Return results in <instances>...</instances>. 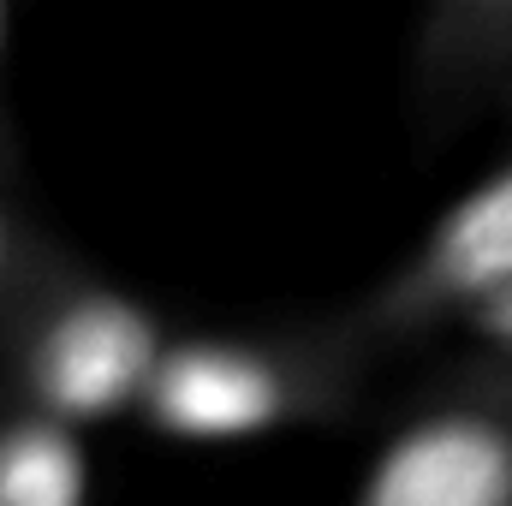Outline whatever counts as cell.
Masks as SVG:
<instances>
[{
	"label": "cell",
	"mask_w": 512,
	"mask_h": 506,
	"mask_svg": "<svg viewBox=\"0 0 512 506\" xmlns=\"http://www.w3.org/2000/svg\"><path fill=\"white\" fill-rule=\"evenodd\" d=\"M364 370L346 358L328 322L310 328H215L173 334L143 423L167 441H256L280 429L340 423Z\"/></svg>",
	"instance_id": "1"
},
{
	"label": "cell",
	"mask_w": 512,
	"mask_h": 506,
	"mask_svg": "<svg viewBox=\"0 0 512 506\" xmlns=\"http://www.w3.org/2000/svg\"><path fill=\"white\" fill-rule=\"evenodd\" d=\"M167 346V322L137 292L66 256L0 334V387L6 405L78 435L120 411H143Z\"/></svg>",
	"instance_id": "2"
},
{
	"label": "cell",
	"mask_w": 512,
	"mask_h": 506,
	"mask_svg": "<svg viewBox=\"0 0 512 506\" xmlns=\"http://www.w3.org/2000/svg\"><path fill=\"white\" fill-rule=\"evenodd\" d=\"M352 506H512V364L447 358L387 423Z\"/></svg>",
	"instance_id": "3"
},
{
	"label": "cell",
	"mask_w": 512,
	"mask_h": 506,
	"mask_svg": "<svg viewBox=\"0 0 512 506\" xmlns=\"http://www.w3.org/2000/svg\"><path fill=\"white\" fill-rule=\"evenodd\" d=\"M501 286H512V161L483 173L405 262H393L358 304L328 316V328L370 376L429 334H459Z\"/></svg>",
	"instance_id": "4"
},
{
	"label": "cell",
	"mask_w": 512,
	"mask_h": 506,
	"mask_svg": "<svg viewBox=\"0 0 512 506\" xmlns=\"http://www.w3.org/2000/svg\"><path fill=\"white\" fill-rule=\"evenodd\" d=\"M411 84L429 120H465L477 102H512V0H441L417 18Z\"/></svg>",
	"instance_id": "5"
},
{
	"label": "cell",
	"mask_w": 512,
	"mask_h": 506,
	"mask_svg": "<svg viewBox=\"0 0 512 506\" xmlns=\"http://www.w3.org/2000/svg\"><path fill=\"white\" fill-rule=\"evenodd\" d=\"M84 441L36 411H0V506H84Z\"/></svg>",
	"instance_id": "6"
},
{
	"label": "cell",
	"mask_w": 512,
	"mask_h": 506,
	"mask_svg": "<svg viewBox=\"0 0 512 506\" xmlns=\"http://www.w3.org/2000/svg\"><path fill=\"white\" fill-rule=\"evenodd\" d=\"M60 262H66V251L30 227V215L18 209V197L6 191V173H0V334L12 328V316L42 292V280Z\"/></svg>",
	"instance_id": "7"
},
{
	"label": "cell",
	"mask_w": 512,
	"mask_h": 506,
	"mask_svg": "<svg viewBox=\"0 0 512 506\" xmlns=\"http://www.w3.org/2000/svg\"><path fill=\"white\" fill-rule=\"evenodd\" d=\"M459 340H465V352H477V358L512 364V286H501V292L459 328Z\"/></svg>",
	"instance_id": "8"
},
{
	"label": "cell",
	"mask_w": 512,
	"mask_h": 506,
	"mask_svg": "<svg viewBox=\"0 0 512 506\" xmlns=\"http://www.w3.org/2000/svg\"><path fill=\"white\" fill-rule=\"evenodd\" d=\"M6 48H12V12L0 6V72H6Z\"/></svg>",
	"instance_id": "9"
},
{
	"label": "cell",
	"mask_w": 512,
	"mask_h": 506,
	"mask_svg": "<svg viewBox=\"0 0 512 506\" xmlns=\"http://www.w3.org/2000/svg\"><path fill=\"white\" fill-rule=\"evenodd\" d=\"M0 173H6V143H0Z\"/></svg>",
	"instance_id": "10"
},
{
	"label": "cell",
	"mask_w": 512,
	"mask_h": 506,
	"mask_svg": "<svg viewBox=\"0 0 512 506\" xmlns=\"http://www.w3.org/2000/svg\"><path fill=\"white\" fill-rule=\"evenodd\" d=\"M0 411H6V387H0Z\"/></svg>",
	"instance_id": "11"
}]
</instances>
